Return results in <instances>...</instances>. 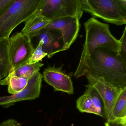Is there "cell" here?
<instances>
[{
	"label": "cell",
	"mask_w": 126,
	"mask_h": 126,
	"mask_svg": "<svg viewBox=\"0 0 126 126\" xmlns=\"http://www.w3.org/2000/svg\"><path fill=\"white\" fill-rule=\"evenodd\" d=\"M41 0H15L0 17V39H9L12 32L22 23L26 22L39 9Z\"/></svg>",
	"instance_id": "3"
},
{
	"label": "cell",
	"mask_w": 126,
	"mask_h": 126,
	"mask_svg": "<svg viewBox=\"0 0 126 126\" xmlns=\"http://www.w3.org/2000/svg\"><path fill=\"white\" fill-rule=\"evenodd\" d=\"M63 65L56 67L55 65L48 66L43 72V78L56 91H61L69 95L74 93V87L71 78L63 70Z\"/></svg>",
	"instance_id": "10"
},
{
	"label": "cell",
	"mask_w": 126,
	"mask_h": 126,
	"mask_svg": "<svg viewBox=\"0 0 126 126\" xmlns=\"http://www.w3.org/2000/svg\"><path fill=\"white\" fill-rule=\"evenodd\" d=\"M42 78L40 72L36 73L29 79L26 87L21 91L8 96H0V105L8 108L17 102L38 98L40 95Z\"/></svg>",
	"instance_id": "8"
},
{
	"label": "cell",
	"mask_w": 126,
	"mask_h": 126,
	"mask_svg": "<svg viewBox=\"0 0 126 126\" xmlns=\"http://www.w3.org/2000/svg\"><path fill=\"white\" fill-rule=\"evenodd\" d=\"M43 65L44 64L40 62L33 64H26L10 73H12L18 77L29 79L36 73L39 72L41 68Z\"/></svg>",
	"instance_id": "16"
},
{
	"label": "cell",
	"mask_w": 126,
	"mask_h": 126,
	"mask_svg": "<svg viewBox=\"0 0 126 126\" xmlns=\"http://www.w3.org/2000/svg\"><path fill=\"white\" fill-rule=\"evenodd\" d=\"M47 54L43 51L42 45L41 42H39L38 45L34 50L32 56L29 60L27 64H33L39 62L43 58L47 56Z\"/></svg>",
	"instance_id": "19"
},
{
	"label": "cell",
	"mask_w": 126,
	"mask_h": 126,
	"mask_svg": "<svg viewBox=\"0 0 126 126\" xmlns=\"http://www.w3.org/2000/svg\"><path fill=\"white\" fill-rule=\"evenodd\" d=\"M126 118V87L122 88L118 95L113 107L111 117L109 121Z\"/></svg>",
	"instance_id": "15"
},
{
	"label": "cell",
	"mask_w": 126,
	"mask_h": 126,
	"mask_svg": "<svg viewBox=\"0 0 126 126\" xmlns=\"http://www.w3.org/2000/svg\"><path fill=\"white\" fill-rule=\"evenodd\" d=\"M28 80L25 78L18 77L12 73H10L5 79L1 80L0 85H8V91L12 95L25 88Z\"/></svg>",
	"instance_id": "14"
},
{
	"label": "cell",
	"mask_w": 126,
	"mask_h": 126,
	"mask_svg": "<svg viewBox=\"0 0 126 126\" xmlns=\"http://www.w3.org/2000/svg\"><path fill=\"white\" fill-rule=\"evenodd\" d=\"M2 79L0 78V82H1V80H2Z\"/></svg>",
	"instance_id": "24"
},
{
	"label": "cell",
	"mask_w": 126,
	"mask_h": 126,
	"mask_svg": "<svg viewBox=\"0 0 126 126\" xmlns=\"http://www.w3.org/2000/svg\"><path fill=\"white\" fill-rule=\"evenodd\" d=\"M119 41L121 46L118 53L124 64L126 65V27L125 28L123 34Z\"/></svg>",
	"instance_id": "20"
},
{
	"label": "cell",
	"mask_w": 126,
	"mask_h": 126,
	"mask_svg": "<svg viewBox=\"0 0 126 126\" xmlns=\"http://www.w3.org/2000/svg\"><path fill=\"white\" fill-rule=\"evenodd\" d=\"M9 39H0V77L5 79L11 70L8 49Z\"/></svg>",
	"instance_id": "13"
},
{
	"label": "cell",
	"mask_w": 126,
	"mask_h": 126,
	"mask_svg": "<svg viewBox=\"0 0 126 126\" xmlns=\"http://www.w3.org/2000/svg\"><path fill=\"white\" fill-rule=\"evenodd\" d=\"M85 76L88 84L96 90L101 96L104 105V114L107 121H109L114 102L123 88L116 87L102 77L95 76L88 71Z\"/></svg>",
	"instance_id": "7"
},
{
	"label": "cell",
	"mask_w": 126,
	"mask_h": 126,
	"mask_svg": "<svg viewBox=\"0 0 126 126\" xmlns=\"http://www.w3.org/2000/svg\"><path fill=\"white\" fill-rule=\"evenodd\" d=\"M51 20L43 16L37 11L26 22L24 28L21 32L22 33L29 36L31 39L45 28Z\"/></svg>",
	"instance_id": "12"
},
{
	"label": "cell",
	"mask_w": 126,
	"mask_h": 126,
	"mask_svg": "<svg viewBox=\"0 0 126 126\" xmlns=\"http://www.w3.org/2000/svg\"><path fill=\"white\" fill-rule=\"evenodd\" d=\"M8 49L11 63L10 72L27 64L35 50L29 36L21 32L9 37Z\"/></svg>",
	"instance_id": "6"
},
{
	"label": "cell",
	"mask_w": 126,
	"mask_h": 126,
	"mask_svg": "<svg viewBox=\"0 0 126 126\" xmlns=\"http://www.w3.org/2000/svg\"><path fill=\"white\" fill-rule=\"evenodd\" d=\"M45 28L61 31L66 50L75 42L78 36L80 28L79 19L76 17H63L51 21Z\"/></svg>",
	"instance_id": "9"
},
{
	"label": "cell",
	"mask_w": 126,
	"mask_h": 126,
	"mask_svg": "<svg viewBox=\"0 0 126 126\" xmlns=\"http://www.w3.org/2000/svg\"><path fill=\"white\" fill-rule=\"evenodd\" d=\"M38 11L51 21L68 17L79 20L83 13L81 0H41Z\"/></svg>",
	"instance_id": "5"
},
{
	"label": "cell",
	"mask_w": 126,
	"mask_h": 126,
	"mask_svg": "<svg viewBox=\"0 0 126 126\" xmlns=\"http://www.w3.org/2000/svg\"><path fill=\"white\" fill-rule=\"evenodd\" d=\"M77 107L81 112L93 113L98 115V113L90 96L85 92L77 100Z\"/></svg>",
	"instance_id": "17"
},
{
	"label": "cell",
	"mask_w": 126,
	"mask_h": 126,
	"mask_svg": "<svg viewBox=\"0 0 126 126\" xmlns=\"http://www.w3.org/2000/svg\"><path fill=\"white\" fill-rule=\"evenodd\" d=\"M0 126H22V124L17 122L15 119H10L2 122Z\"/></svg>",
	"instance_id": "23"
},
{
	"label": "cell",
	"mask_w": 126,
	"mask_h": 126,
	"mask_svg": "<svg viewBox=\"0 0 126 126\" xmlns=\"http://www.w3.org/2000/svg\"><path fill=\"white\" fill-rule=\"evenodd\" d=\"M87 69L91 73L116 87H126V65L118 52L105 48H96L89 57Z\"/></svg>",
	"instance_id": "2"
},
{
	"label": "cell",
	"mask_w": 126,
	"mask_h": 126,
	"mask_svg": "<svg viewBox=\"0 0 126 126\" xmlns=\"http://www.w3.org/2000/svg\"><path fill=\"white\" fill-rule=\"evenodd\" d=\"M36 37L39 42H42L43 50L47 54L48 58H51L56 54L65 50L62 35L59 30L45 28Z\"/></svg>",
	"instance_id": "11"
},
{
	"label": "cell",
	"mask_w": 126,
	"mask_h": 126,
	"mask_svg": "<svg viewBox=\"0 0 126 126\" xmlns=\"http://www.w3.org/2000/svg\"><path fill=\"white\" fill-rule=\"evenodd\" d=\"M85 40L79 65L74 76L76 78L85 76L87 63L91 54L97 48L103 47L119 52L121 42L110 33L109 25L94 17L85 23Z\"/></svg>",
	"instance_id": "1"
},
{
	"label": "cell",
	"mask_w": 126,
	"mask_h": 126,
	"mask_svg": "<svg viewBox=\"0 0 126 126\" xmlns=\"http://www.w3.org/2000/svg\"><path fill=\"white\" fill-rule=\"evenodd\" d=\"M14 1L15 0H0V17L5 13Z\"/></svg>",
	"instance_id": "21"
},
{
	"label": "cell",
	"mask_w": 126,
	"mask_h": 126,
	"mask_svg": "<svg viewBox=\"0 0 126 126\" xmlns=\"http://www.w3.org/2000/svg\"><path fill=\"white\" fill-rule=\"evenodd\" d=\"M105 126H126V118L115 119L109 122H106Z\"/></svg>",
	"instance_id": "22"
},
{
	"label": "cell",
	"mask_w": 126,
	"mask_h": 126,
	"mask_svg": "<svg viewBox=\"0 0 126 126\" xmlns=\"http://www.w3.org/2000/svg\"><path fill=\"white\" fill-rule=\"evenodd\" d=\"M86 86L85 93L88 94L92 99L96 110L98 113V115L101 117H104L102 105L103 101L101 96L96 90L90 85L88 84Z\"/></svg>",
	"instance_id": "18"
},
{
	"label": "cell",
	"mask_w": 126,
	"mask_h": 126,
	"mask_svg": "<svg viewBox=\"0 0 126 126\" xmlns=\"http://www.w3.org/2000/svg\"><path fill=\"white\" fill-rule=\"evenodd\" d=\"M83 11L109 23L121 26L126 23L125 0H81Z\"/></svg>",
	"instance_id": "4"
}]
</instances>
